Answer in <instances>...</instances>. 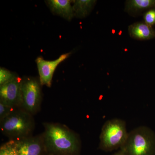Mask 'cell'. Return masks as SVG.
<instances>
[{
	"label": "cell",
	"mask_w": 155,
	"mask_h": 155,
	"mask_svg": "<svg viewBox=\"0 0 155 155\" xmlns=\"http://www.w3.org/2000/svg\"><path fill=\"white\" fill-rule=\"evenodd\" d=\"M126 123L121 119L108 120L102 128L100 137V147L105 151L121 148L127 139Z\"/></svg>",
	"instance_id": "3"
},
{
	"label": "cell",
	"mask_w": 155,
	"mask_h": 155,
	"mask_svg": "<svg viewBox=\"0 0 155 155\" xmlns=\"http://www.w3.org/2000/svg\"><path fill=\"white\" fill-rule=\"evenodd\" d=\"M46 3L52 12L64 19L71 20L74 16L69 0H49Z\"/></svg>",
	"instance_id": "10"
},
{
	"label": "cell",
	"mask_w": 155,
	"mask_h": 155,
	"mask_svg": "<svg viewBox=\"0 0 155 155\" xmlns=\"http://www.w3.org/2000/svg\"><path fill=\"white\" fill-rule=\"evenodd\" d=\"M94 0H76L73 7L74 16L77 18H85L91 12L96 3Z\"/></svg>",
	"instance_id": "12"
},
{
	"label": "cell",
	"mask_w": 155,
	"mask_h": 155,
	"mask_svg": "<svg viewBox=\"0 0 155 155\" xmlns=\"http://www.w3.org/2000/svg\"><path fill=\"white\" fill-rule=\"evenodd\" d=\"M33 127V120L30 114L22 111L15 110L1 122L3 133L18 140L26 137Z\"/></svg>",
	"instance_id": "4"
},
{
	"label": "cell",
	"mask_w": 155,
	"mask_h": 155,
	"mask_svg": "<svg viewBox=\"0 0 155 155\" xmlns=\"http://www.w3.org/2000/svg\"><path fill=\"white\" fill-rule=\"evenodd\" d=\"M40 83L34 78L26 77L22 79V106L29 114L35 113L39 107L41 99Z\"/></svg>",
	"instance_id": "5"
},
{
	"label": "cell",
	"mask_w": 155,
	"mask_h": 155,
	"mask_svg": "<svg viewBox=\"0 0 155 155\" xmlns=\"http://www.w3.org/2000/svg\"><path fill=\"white\" fill-rule=\"evenodd\" d=\"M22 78L19 76L0 85V101L7 105L16 108L22 106Z\"/></svg>",
	"instance_id": "6"
},
{
	"label": "cell",
	"mask_w": 155,
	"mask_h": 155,
	"mask_svg": "<svg viewBox=\"0 0 155 155\" xmlns=\"http://www.w3.org/2000/svg\"><path fill=\"white\" fill-rule=\"evenodd\" d=\"M48 155H55L52 154L50 153V154H49Z\"/></svg>",
	"instance_id": "18"
},
{
	"label": "cell",
	"mask_w": 155,
	"mask_h": 155,
	"mask_svg": "<svg viewBox=\"0 0 155 155\" xmlns=\"http://www.w3.org/2000/svg\"><path fill=\"white\" fill-rule=\"evenodd\" d=\"M153 9H155V0H129L125 3V11L130 15Z\"/></svg>",
	"instance_id": "11"
},
{
	"label": "cell",
	"mask_w": 155,
	"mask_h": 155,
	"mask_svg": "<svg viewBox=\"0 0 155 155\" xmlns=\"http://www.w3.org/2000/svg\"><path fill=\"white\" fill-rule=\"evenodd\" d=\"M14 141L17 155H42L45 149L43 137H26Z\"/></svg>",
	"instance_id": "8"
},
{
	"label": "cell",
	"mask_w": 155,
	"mask_h": 155,
	"mask_svg": "<svg viewBox=\"0 0 155 155\" xmlns=\"http://www.w3.org/2000/svg\"><path fill=\"white\" fill-rule=\"evenodd\" d=\"M0 155H17L15 141L10 142L1 147Z\"/></svg>",
	"instance_id": "13"
},
{
	"label": "cell",
	"mask_w": 155,
	"mask_h": 155,
	"mask_svg": "<svg viewBox=\"0 0 155 155\" xmlns=\"http://www.w3.org/2000/svg\"><path fill=\"white\" fill-rule=\"evenodd\" d=\"M43 138L45 150L55 155H76L80 150L77 135L64 125L45 124Z\"/></svg>",
	"instance_id": "1"
},
{
	"label": "cell",
	"mask_w": 155,
	"mask_h": 155,
	"mask_svg": "<svg viewBox=\"0 0 155 155\" xmlns=\"http://www.w3.org/2000/svg\"><path fill=\"white\" fill-rule=\"evenodd\" d=\"M114 155H124V154H123L122 152L120 150L119 152H118L115 153Z\"/></svg>",
	"instance_id": "17"
},
{
	"label": "cell",
	"mask_w": 155,
	"mask_h": 155,
	"mask_svg": "<svg viewBox=\"0 0 155 155\" xmlns=\"http://www.w3.org/2000/svg\"><path fill=\"white\" fill-rule=\"evenodd\" d=\"M120 151L124 155H155V132L145 126L134 128L128 132Z\"/></svg>",
	"instance_id": "2"
},
{
	"label": "cell",
	"mask_w": 155,
	"mask_h": 155,
	"mask_svg": "<svg viewBox=\"0 0 155 155\" xmlns=\"http://www.w3.org/2000/svg\"><path fill=\"white\" fill-rule=\"evenodd\" d=\"M130 37L140 41L148 40L155 38V30L144 22H136L128 26Z\"/></svg>",
	"instance_id": "9"
},
{
	"label": "cell",
	"mask_w": 155,
	"mask_h": 155,
	"mask_svg": "<svg viewBox=\"0 0 155 155\" xmlns=\"http://www.w3.org/2000/svg\"><path fill=\"white\" fill-rule=\"evenodd\" d=\"M16 108L12 107L0 101V121L2 122L7 116L15 111Z\"/></svg>",
	"instance_id": "15"
},
{
	"label": "cell",
	"mask_w": 155,
	"mask_h": 155,
	"mask_svg": "<svg viewBox=\"0 0 155 155\" xmlns=\"http://www.w3.org/2000/svg\"><path fill=\"white\" fill-rule=\"evenodd\" d=\"M71 52L63 54L54 61H46L42 57L37 58L36 62L41 85L50 87L51 85L53 75L59 64L65 61L70 56Z\"/></svg>",
	"instance_id": "7"
},
{
	"label": "cell",
	"mask_w": 155,
	"mask_h": 155,
	"mask_svg": "<svg viewBox=\"0 0 155 155\" xmlns=\"http://www.w3.org/2000/svg\"><path fill=\"white\" fill-rule=\"evenodd\" d=\"M144 22L150 26L155 25V9H150L146 12L143 15Z\"/></svg>",
	"instance_id": "16"
},
{
	"label": "cell",
	"mask_w": 155,
	"mask_h": 155,
	"mask_svg": "<svg viewBox=\"0 0 155 155\" xmlns=\"http://www.w3.org/2000/svg\"><path fill=\"white\" fill-rule=\"evenodd\" d=\"M17 75L8 69L1 67L0 68V85L12 80Z\"/></svg>",
	"instance_id": "14"
}]
</instances>
